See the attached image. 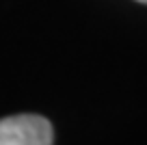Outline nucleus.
Returning <instances> with one entry per match:
<instances>
[{
  "label": "nucleus",
  "instance_id": "2",
  "mask_svg": "<svg viewBox=\"0 0 147 145\" xmlns=\"http://www.w3.org/2000/svg\"><path fill=\"white\" fill-rule=\"evenodd\" d=\"M136 2H143V5H147V0H136Z\"/></svg>",
  "mask_w": 147,
  "mask_h": 145
},
{
  "label": "nucleus",
  "instance_id": "1",
  "mask_svg": "<svg viewBox=\"0 0 147 145\" xmlns=\"http://www.w3.org/2000/svg\"><path fill=\"white\" fill-rule=\"evenodd\" d=\"M52 123L39 115L0 119V145H52Z\"/></svg>",
  "mask_w": 147,
  "mask_h": 145
}]
</instances>
